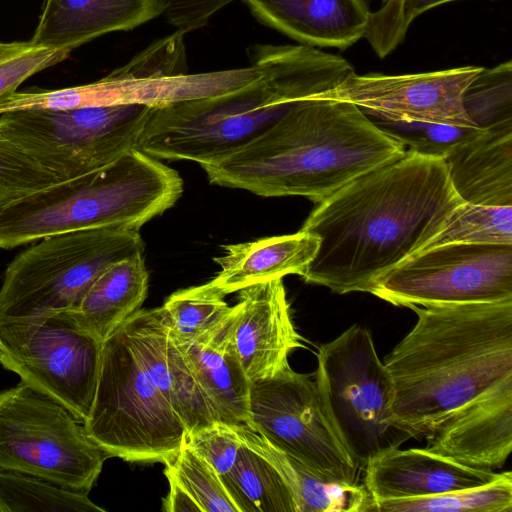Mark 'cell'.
<instances>
[{
    "mask_svg": "<svg viewBox=\"0 0 512 512\" xmlns=\"http://www.w3.org/2000/svg\"><path fill=\"white\" fill-rule=\"evenodd\" d=\"M463 202L441 156L413 149L315 204L302 231L320 240L302 278L337 294L373 282L423 249Z\"/></svg>",
    "mask_w": 512,
    "mask_h": 512,
    "instance_id": "6da1fadb",
    "label": "cell"
},
{
    "mask_svg": "<svg viewBox=\"0 0 512 512\" xmlns=\"http://www.w3.org/2000/svg\"><path fill=\"white\" fill-rule=\"evenodd\" d=\"M405 152L399 137L354 104L308 99L238 150L201 167L218 186L316 204Z\"/></svg>",
    "mask_w": 512,
    "mask_h": 512,
    "instance_id": "7a4b0ae2",
    "label": "cell"
},
{
    "mask_svg": "<svg viewBox=\"0 0 512 512\" xmlns=\"http://www.w3.org/2000/svg\"><path fill=\"white\" fill-rule=\"evenodd\" d=\"M410 309L417 322L384 361L395 390L391 424L425 437L512 375V299Z\"/></svg>",
    "mask_w": 512,
    "mask_h": 512,
    "instance_id": "3957f363",
    "label": "cell"
},
{
    "mask_svg": "<svg viewBox=\"0 0 512 512\" xmlns=\"http://www.w3.org/2000/svg\"><path fill=\"white\" fill-rule=\"evenodd\" d=\"M253 82L202 99L152 107L136 149L200 166L238 150L290 111L342 83L354 68L345 58L306 45L254 44Z\"/></svg>",
    "mask_w": 512,
    "mask_h": 512,
    "instance_id": "277c9868",
    "label": "cell"
},
{
    "mask_svg": "<svg viewBox=\"0 0 512 512\" xmlns=\"http://www.w3.org/2000/svg\"><path fill=\"white\" fill-rule=\"evenodd\" d=\"M182 192L176 170L132 149L81 177L0 197V249L83 229L139 230L173 207Z\"/></svg>",
    "mask_w": 512,
    "mask_h": 512,
    "instance_id": "5b68a950",
    "label": "cell"
},
{
    "mask_svg": "<svg viewBox=\"0 0 512 512\" xmlns=\"http://www.w3.org/2000/svg\"><path fill=\"white\" fill-rule=\"evenodd\" d=\"M144 253L139 230L103 227L43 238L7 265L0 288V328L75 307L112 263Z\"/></svg>",
    "mask_w": 512,
    "mask_h": 512,
    "instance_id": "8992f818",
    "label": "cell"
},
{
    "mask_svg": "<svg viewBox=\"0 0 512 512\" xmlns=\"http://www.w3.org/2000/svg\"><path fill=\"white\" fill-rule=\"evenodd\" d=\"M86 433L109 457L161 462L180 450L186 429L144 371L120 325L102 344Z\"/></svg>",
    "mask_w": 512,
    "mask_h": 512,
    "instance_id": "52a82bcc",
    "label": "cell"
},
{
    "mask_svg": "<svg viewBox=\"0 0 512 512\" xmlns=\"http://www.w3.org/2000/svg\"><path fill=\"white\" fill-rule=\"evenodd\" d=\"M315 383L337 434L361 469L410 438L391 424L394 385L368 328L352 325L319 348Z\"/></svg>",
    "mask_w": 512,
    "mask_h": 512,
    "instance_id": "ba28073f",
    "label": "cell"
},
{
    "mask_svg": "<svg viewBox=\"0 0 512 512\" xmlns=\"http://www.w3.org/2000/svg\"><path fill=\"white\" fill-rule=\"evenodd\" d=\"M107 458L53 398L23 382L0 393V470L88 494Z\"/></svg>",
    "mask_w": 512,
    "mask_h": 512,
    "instance_id": "9c48e42d",
    "label": "cell"
},
{
    "mask_svg": "<svg viewBox=\"0 0 512 512\" xmlns=\"http://www.w3.org/2000/svg\"><path fill=\"white\" fill-rule=\"evenodd\" d=\"M152 106L125 104L0 115V130L65 180L98 170L136 149Z\"/></svg>",
    "mask_w": 512,
    "mask_h": 512,
    "instance_id": "30bf717a",
    "label": "cell"
},
{
    "mask_svg": "<svg viewBox=\"0 0 512 512\" xmlns=\"http://www.w3.org/2000/svg\"><path fill=\"white\" fill-rule=\"evenodd\" d=\"M247 426L316 476L357 484L361 468L337 434L316 383L290 366L250 384Z\"/></svg>",
    "mask_w": 512,
    "mask_h": 512,
    "instance_id": "8fae6325",
    "label": "cell"
},
{
    "mask_svg": "<svg viewBox=\"0 0 512 512\" xmlns=\"http://www.w3.org/2000/svg\"><path fill=\"white\" fill-rule=\"evenodd\" d=\"M102 344L61 312L0 328V364L83 423L96 392Z\"/></svg>",
    "mask_w": 512,
    "mask_h": 512,
    "instance_id": "7c38bea8",
    "label": "cell"
},
{
    "mask_svg": "<svg viewBox=\"0 0 512 512\" xmlns=\"http://www.w3.org/2000/svg\"><path fill=\"white\" fill-rule=\"evenodd\" d=\"M369 293L395 306L512 299V244H444L414 253L380 275Z\"/></svg>",
    "mask_w": 512,
    "mask_h": 512,
    "instance_id": "4fadbf2b",
    "label": "cell"
},
{
    "mask_svg": "<svg viewBox=\"0 0 512 512\" xmlns=\"http://www.w3.org/2000/svg\"><path fill=\"white\" fill-rule=\"evenodd\" d=\"M481 69L467 65L401 75L353 72L311 99L348 102L382 121L478 128L464 109L463 97Z\"/></svg>",
    "mask_w": 512,
    "mask_h": 512,
    "instance_id": "5bb4252c",
    "label": "cell"
},
{
    "mask_svg": "<svg viewBox=\"0 0 512 512\" xmlns=\"http://www.w3.org/2000/svg\"><path fill=\"white\" fill-rule=\"evenodd\" d=\"M425 437L427 451L459 464L504 466L512 450V375L450 413Z\"/></svg>",
    "mask_w": 512,
    "mask_h": 512,
    "instance_id": "9a60e30c",
    "label": "cell"
},
{
    "mask_svg": "<svg viewBox=\"0 0 512 512\" xmlns=\"http://www.w3.org/2000/svg\"><path fill=\"white\" fill-rule=\"evenodd\" d=\"M238 292L232 343L252 383L288 367L289 354L304 345L292 321L282 278L256 283Z\"/></svg>",
    "mask_w": 512,
    "mask_h": 512,
    "instance_id": "2e32d148",
    "label": "cell"
},
{
    "mask_svg": "<svg viewBox=\"0 0 512 512\" xmlns=\"http://www.w3.org/2000/svg\"><path fill=\"white\" fill-rule=\"evenodd\" d=\"M144 371L182 421L186 432L217 422L161 308L139 309L121 324Z\"/></svg>",
    "mask_w": 512,
    "mask_h": 512,
    "instance_id": "e0dca14e",
    "label": "cell"
},
{
    "mask_svg": "<svg viewBox=\"0 0 512 512\" xmlns=\"http://www.w3.org/2000/svg\"><path fill=\"white\" fill-rule=\"evenodd\" d=\"M501 473L454 462L423 449H389L365 466L364 486L373 500L410 499L474 488Z\"/></svg>",
    "mask_w": 512,
    "mask_h": 512,
    "instance_id": "ac0fdd59",
    "label": "cell"
},
{
    "mask_svg": "<svg viewBox=\"0 0 512 512\" xmlns=\"http://www.w3.org/2000/svg\"><path fill=\"white\" fill-rule=\"evenodd\" d=\"M169 0H44L31 41L68 50L136 29L164 15Z\"/></svg>",
    "mask_w": 512,
    "mask_h": 512,
    "instance_id": "d6986e66",
    "label": "cell"
},
{
    "mask_svg": "<svg viewBox=\"0 0 512 512\" xmlns=\"http://www.w3.org/2000/svg\"><path fill=\"white\" fill-rule=\"evenodd\" d=\"M253 17L302 45L345 50L364 38V0H241Z\"/></svg>",
    "mask_w": 512,
    "mask_h": 512,
    "instance_id": "ffe728a7",
    "label": "cell"
},
{
    "mask_svg": "<svg viewBox=\"0 0 512 512\" xmlns=\"http://www.w3.org/2000/svg\"><path fill=\"white\" fill-rule=\"evenodd\" d=\"M442 158L463 202L512 206V123L477 128L451 145Z\"/></svg>",
    "mask_w": 512,
    "mask_h": 512,
    "instance_id": "44dd1931",
    "label": "cell"
},
{
    "mask_svg": "<svg viewBox=\"0 0 512 512\" xmlns=\"http://www.w3.org/2000/svg\"><path fill=\"white\" fill-rule=\"evenodd\" d=\"M235 314L234 305L213 331L191 341L173 342L183 353L216 419L228 425H247L251 383L232 343Z\"/></svg>",
    "mask_w": 512,
    "mask_h": 512,
    "instance_id": "7402d4cb",
    "label": "cell"
},
{
    "mask_svg": "<svg viewBox=\"0 0 512 512\" xmlns=\"http://www.w3.org/2000/svg\"><path fill=\"white\" fill-rule=\"evenodd\" d=\"M317 236L298 231L254 241L223 246L224 255L214 257L220 270L210 280L225 296L250 285L283 278L303 276L319 248Z\"/></svg>",
    "mask_w": 512,
    "mask_h": 512,
    "instance_id": "603a6c76",
    "label": "cell"
},
{
    "mask_svg": "<svg viewBox=\"0 0 512 512\" xmlns=\"http://www.w3.org/2000/svg\"><path fill=\"white\" fill-rule=\"evenodd\" d=\"M148 271L143 253L110 264L78 304L66 312L83 331L103 343L146 298Z\"/></svg>",
    "mask_w": 512,
    "mask_h": 512,
    "instance_id": "cb8c5ba5",
    "label": "cell"
},
{
    "mask_svg": "<svg viewBox=\"0 0 512 512\" xmlns=\"http://www.w3.org/2000/svg\"><path fill=\"white\" fill-rule=\"evenodd\" d=\"M220 479L239 512H298L295 496L280 470L244 444L233 467Z\"/></svg>",
    "mask_w": 512,
    "mask_h": 512,
    "instance_id": "d4e9b609",
    "label": "cell"
},
{
    "mask_svg": "<svg viewBox=\"0 0 512 512\" xmlns=\"http://www.w3.org/2000/svg\"><path fill=\"white\" fill-rule=\"evenodd\" d=\"M169 337L176 343L194 340L216 329L231 308L211 282L180 289L160 307Z\"/></svg>",
    "mask_w": 512,
    "mask_h": 512,
    "instance_id": "484cf974",
    "label": "cell"
},
{
    "mask_svg": "<svg viewBox=\"0 0 512 512\" xmlns=\"http://www.w3.org/2000/svg\"><path fill=\"white\" fill-rule=\"evenodd\" d=\"M512 474L503 472L486 485L434 496L373 500L369 512H511Z\"/></svg>",
    "mask_w": 512,
    "mask_h": 512,
    "instance_id": "4316f807",
    "label": "cell"
},
{
    "mask_svg": "<svg viewBox=\"0 0 512 512\" xmlns=\"http://www.w3.org/2000/svg\"><path fill=\"white\" fill-rule=\"evenodd\" d=\"M88 512L105 511L86 493L61 487L46 480L0 470V512Z\"/></svg>",
    "mask_w": 512,
    "mask_h": 512,
    "instance_id": "83f0119b",
    "label": "cell"
},
{
    "mask_svg": "<svg viewBox=\"0 0 512 512\" xmlns=\"http://www.w3.org/2000/svg\"><path fill=\"white\" fill-rule=\"evenodd\" d=\"M453 243L512 244V206L462 203L422 250Z\"/></svg>",
    "mask_w": 512,
    "mask_h": 512,
    "instance_id": "f1b7e54d",
    "label": "cell"
},
{
    "mask_svg": "<svg viewBox=\"0 0 512 512\" xmlns=\"http://www.w3.org/2000/svg\"><path fill=\"white\" fill-rule=\"evenodd\" d=\"M287 457L298 512H369L373 497L364 484L326 481Z\"/></svg>",
    "mask_w": 512,
    "mask_h": 512,
    "instance_id": "f546056e",
    "label": "cell"
},
{
    "mask_svg": "<svg viewBox=\"0 0 512 512\" xmlns=\"http://www.w3.org/2000/svg\"><path fill=\"white\" fill-rule=\"evenodd\" d=\"M463 105L478 128L512 123V61L482 67L468 85Z\"/></svg>",
    "mask_w": 512,
    "mask_h": 512,
    "instance_id": "4dcf8cb0",
    "label": "cell"
},
{
    "mask_svg": "<svg viewBox=\"0 0 512 512\" xmlns=\"http://www.w3.org/2000/svg\"><path fill=\"white\" fill-rule=\"evenodd\" d=\"M164 473L171 477L202 507L203 512H239L220 479V475L186 444L166 460Z\"/></svg>",
    "mask_w": 512,
    "mask_h": 512,
    "instance_id": "1f68e13d",
    "label": "cell"
},
{
    "mask_svg": "<svg viewBox=\"0 0 512 512\" xmlns=\"http://www.w3.org/2000/svg\"><path fill=\"white\" fill-rule=\"evenodd\" d=\"M456 0H381L371 12L364 38L379 58H385L405 39L412 22L424 12Z\"/></svg>",
    "mask_w": 512,
    "mask_h": 512,
    "instance_id": "d6a6232c",
    "label": "cell"
},
{
    "mask_svg": "<svg viewBox=\"0 0 512 512\" xmlns=\"http://www.w3.org/2000/svg\"><path fill=\"white\" fill-rule=\"evenodd\" d=\"M70 51L29 41L0 42V101L33 75L68 58Z\"/></svg>",
    "mask_w": 512,
    "mask_h": 512,
    "instance_id": "836d02e7",
    "label": "cell"
},
{
    "mask_svg": "<svg viewBox=\"0 0 512 512\" xmlns=\"http://www.w3.org/2000/svg\"><path fill=\"white\" fill-rule=\"evenodd\" d=\"M65 180L45 169L0 130V197L29 193Z\"/></svg>",
    "mask_w": 512,
    "mask_h": 512,
    "instance_id": "e575fe53",
    "label": "cell"
},
{
    "mask_svg": "<svg viewBox=\"0 0 512 512\" xmlns=\"http://www.w3.org/2000/svg\"><path fill=\"white\" fill-rule=\"evenodd\" d=\"M183 443L206 460L219 475L233 467L242 446L233 425L219 421L186 432Z\"/></svg>",
    "mask_w": 512,
    "mask_h": 512,
    "instance_id": "d590c367",
    "label": "cell"
},
{
    "mask_svg": "<svg viewBox=\"0 0 512 512\" xmlns=\"http://www.w3.org/2000/svg\"><path fill=\"white\" fill-rule=\"evenodd\" d=\"M236 0H169L164 16L175 30L187 34L206 26L223 8Z\"/></svg>",
    "mask_w": 512,
    "mask_h": 512,
    "instance_id": "8d00e7d4",
    "label": "cell"
},
{
    "mask_svg": "<svg viewBox=\"0 0 512 512\" xmlns=\"http://www.w3.org/2000/svg\"><path fill=\"white\" fill-rule=\"evenodd\" d=\"M169 492L163 499L165 512H203L202 507L193 496L171 477H167Z\"/></svg>",
    "mask_w": 512,
    "mask_h": 512,
    "instance_id": "74e56055",
    "label": "cell"
}]
</instances>
